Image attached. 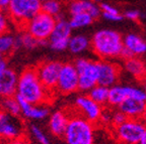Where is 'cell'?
<instances>
[{
	"label": "cell",
	"instance_id": "6da1fadb",
	"mask_svg": "<svg viewBox=\"0 0 146 144\" xmlns=\"http://www.w3.org/2000/svg\"><path fill=\"white\" fill-rule=\"evenodd\" d=\"M51 93L40 81L36 67H27L19 75L16 96L35 105H45L51 98Z\"/></svg>",
	"mask_w": 146,
	"mask_h": 144
},
{
	"label": "cell",
	"instance_id": "7a4b0ae2",
	"mask_svg": "<svg viewBox=\"0 0 146 144\" xmlns=\"http://www.w3.org/2000/svg\"><path fill=\"white\" fill-rule=\"evenodd\" d=\"M92 52L100 60H111L121 58L124 48V37L113 29H100L90 39Z\"/></svg>",
	"mask_w": 146,
	"mask_h": 144
},
{
	"label": "cell",
	"instance_id": "3957f363",
	"mask_svg": "<svg viewBox=\"0 0 146 144\" xmlns=\"http://www.w3.org/2000/svg\"><path fill=\"white\" fill-rule=\"evenodd\" d=\"M63 137L66 144H94V123L80 115L70 116Z\"/></svg>",
	"mask_w": 146,
	"mask_h": 144
},
{
	"label": "cell",
	"instance_id": "277c9868",
	"mask_svg": "<svg viewBox=\"0 0 146 144\" xmlns=\"http://www.w3.org/2000/svg\"><path fill=\"white\" fill-rule=\"evenodd\" d=\"M6 11L12 22L23 30L25 24L42 11V2L39 0H11Z\"/></svg>",
	"mask_w": 146,
	"mask_h": 144
},
{
	"label": "cell",
	"instance_id": "5b68a950",
	"mask_svg": "<svg viewBox=\"0 0 146 144\" xmlns=\"http://www.w3.org/2000/svg\"><path fill=\"white\" fill-rule=\"evenodd\" d=\"M146 130L143 119L128 118L124 123L113 127L114 137L120 144H139Z\"/></svg>",
	"mask_w": 146,
	"mask_h": 144
},
{
	"label": "cell",
	"instance_id": "8992f818",
	"mask_svg": "<svg viewBox=\"0 0 146 144\" xmlns=\"http://www.w3.org/2000/svg\"><path fill=\"white\" fill-rule=\"evenodd\" d=\"M56 22V17L41 11L25 24L23 30H25L39 41H49Z\"/></svg>",
	"mask_w": 146,
	"mask_h": 144
},
{
	"label": "cell",
	"instance_id": "52a82bcc",
	"mask_svg": "<svg viewBox=\"0 0 146 144\" xmlns=\"http://www.w3.org/2000/svg\"><path fill=\"white\" fill-rule=\"evenodd\" d=\"M73 63L79 75V91L89 92L98 85V70L96 62L79 58Z\"/></svg>",
	"mask_w": 146,
	"mask_h": 144
},
{
	"label": "cell",
	"instance_id": "ba28073f",
	"mask_svg": "<svg viewBox=\"0 0 146 144\" xmlns=\"http://www.w3.org/2000/svg\"><path fill=\"white\" fill-rule=\"evenodd\" d=\"M79 90V75L72 63L62 65L56 91L61 95H69Z\"/></svg>",
	"mask_w": 146,
	"mask_h": 144
},
{
	"label": "cell",
	"instance_id": "9c48e42d",
	"mask_svg": "<svg viewBox=\"0 0 146 144\" xmlns=\"http://www.w3.org/2000/svg\"><path fill=\"white\" fill-rule=\"evenodd\" d=\"M72 27L69 20L63 17H58L52 34L49 38V45L55 52H63L68 50L70 37L72 36Z\"/></svg>",
	"mask_w": 146,
	"mask_h": 144
},
{
	"label": "cell",
	"instance_id": "30bf717a",
	"mask_svg": "<svg viewBox=\"0 0 146 144\" xmlns=\"http://www.w3.org/2000/svg\"><path fill=\"white\" fill-rule=\"evenodd\" d=\"M62 65L63 63L57 61H45L36 65L40 81L50 93H52L57 88Z\"/></svg>",
	"mask_w": 146,
	"mask_h": 144
},
{
	"label": "cell",
	"instance_id": "8fae6325",
	"mask_svg": "<svg viewBox=\"0 0 146 144\" xmlns=\"http://www.w3.org/2000/svg\"><path fill=\"white\" fill-rule=\"evenodd\" d=\"M23 127L16 117L0 110V140L11 141L23 137Z\"/></svg>",
	"mask_w": 146,
	"mask_h": 144
},
{
	"label": "cell",
	"instance_id": "7c38bea8",
	"mask_svg": "<svg viewBox=\"0 0 146 144\" xmlns=\"http://www.w3.org/2000/svg\"><path fill=\"white\" fill-rule=\"evenodd\" d=\"M75 107L80 116L94 124L100 121L104 111L102 105L94 102L88 95L78 96L75 99Z\"/></svg>",
	"mask_w": 146,
	"mask_h": 144
},
{
	"label": "cell",
	"instance_id": "4fadbf2b",
	"mask_svg": "<svg viewBox=\"0 0 146 144\" xmlns=\"http://www.w3.org/2000/svg\"><path fill=\"white\" fill-rule=\"evenodd\" d=\"M98 70V85L111 88L117 85L121 74V67L117 63L108 60L96 62Z\"/></svg>",
	"mask_w": 146,
	"mask_h": 144
},
{
	"label": "cell",
	"instance_id": "5bb4252c",
	"mask_svg": "<svg viewBox=\"0 0 146 144\" xmlns=\"http://www.w3.org/2000/svg\"><path fill=\"white\" fill-rule=\"evenodd\" d=\"M146 52V41L138 34L129 33L124 37V48L121 54L122 60L133 56H141Z\"/></svg>",
	"mask_w": 146,
	"mask_h": 144
},
{
	"label": "cell",
	"instance_id": "9a60e30c",
	"mask_svg": "<svg viewBox=\"0 0 146 144\" xmlns=\"http://www.w3.org/2000/svg\"><path fill=\"white\" fill-rule=\"evenodd\" d=\"M19 76L14 70L7 68L0 74V98L16 96Z\"/></svg>",
	"mask_w": 146,
	"mask_h": 144
},
{
	"label": "cell",
	"instance_id": "2e32d148",
	"mask_svg": "<svg viewBox=\"0 0 146 144\" xmlns=\"http://www.w3.org/2000/svg\"><path fill=\"white\" fill-rule=\"evenodd\" d=\"M70 15L79 13H87L96 19L102 14L100 7L91 0H70L67 4Z\"/></svg>",
	"mask_w": 146,
	"mask_h": 144
},
{
	"label": "cell",
	"instance_id": "e0dca14e",
	"mask_svg": "<svg viewBox=\"0 0 146 144\" xmlns=\"http://www.w3.org/2000/svg\"><path fill=\"white\" fill-rule=\"evenodd\" d=\"M16 98H17L19 106H21V115L27 119L42 120L48 117V115L50 114L49 108L46 107L44 104L43 105H35L18 96H16Z\"/></svg>",
	"mask_w": 146,
	"mask_h": 144
},
{
	"label": "cell",
	"instance_id": "ac0fdd59",
	"mask_svg": "<svg viewBox=\"0 0 146 144\" xmlns=\"http://www.w3.org/2000/svg\"><path fill=\"white\" fill-rule=\"evenodd\" d=\"M70 116L65 111H55L49 118V130L56 137H63L66 131Z\"/></svg>",
	"mask_w": 146,
	"mask_h": 144
},
{
	"label": "cell",
	"instance_id": "d6986e66",
	"mask_svg": "<svg viewBox=\"0 0 146 144\" xmlns=\"http://www.w3.org/2000/svg\"><path fill=\"white\" fill-rule=\"evenodd\" d=\"M118 110L124 113L127 116V118L142 119L146 111V102L133 99V98H127L118 107Z\"/></svg>",
	"mask_w": 146,
	"mask_h": 144
},
{
	"label": "cell",
	"instance_id": "ffe728a7",
	"mask_svg": "<svg viewBox=\"0 0 146 144\" xmlns=\"http://www.w3.org/2000/svg\"><path fill=\"white\" fill-rule=\"evenodd\" d=\"M124 69L135 79L143 81L146 78V65L140 56H133L124 61Z\"/></svg>",
	"mask_w": 146,
	"mask_h": 144
},
{
	"label": "cell",
	"instance_id": "44dd1931",
	"mask_svg": "<svg viewBox=\"0 0 146 144\" xmlns=\"http://www.w3.org/2000/svg\"><path fill=\"white\" fill-rule=\"evenodd\" d=\"M47 45H48V41H39L25 30H21V33H18L15 36L16 50L25 48V50H32L36 48V47L45 46Z\"/></svg>",
	"mask_w": 146,
	"mask_h": 144
},
{
	"label": "cell",
	"instance_id": "7402d4cb",
	"mask_svg": "<svg viewBox=\"0 0 146 144\" xmlns=\"http://www.w3.org/2000/svg\"><path fill=\"white\" fill-rule=\"evenodd\" d=\"M127 98H129V85H115L110 88L108 104L118 108Z\"/></svg>",
	"mask_w": 146,
	"mask_h": 144
},
{
	"label": "cell",
	"instance_id": "603a6c76",
	"mask_svg": "<svg viewBox=\"0 0 146 144\" xmlns=\"http://www.w3.org/2000/svg\"><path fill=\"white\" fill-rule=\"evenodd\" d=\"M90 47V39L84 34H75L70 37L68 50L74 54H80Z\"/></svg>",
	"mask_w": 146,
	"mask_h": 144
},
{
	"label": "cell",
	"instance_id": "cb8c5ba5",
	"mask_svg": "<svg viewBox=\"0 0 146 144\" xmlns=\"http://www.w3.org/2000/svg\"><path fill=\"white\" fill-rule=\"evenodd\" d=\"M0 106H1V110L8 113L9 115H11L13 117L18 118L21 115V106H19L16 96L2 98L0 100Z\"/></svg>",
	"mask_w": 146,
	"mask_h": 144
},
{
	"label": "cell",
	"instance_id": "d4e9b609",
	"mask_svg": "<svg viewBox=\"0 0 146 144\" xmlns=\"http://www.w3.org/2000/svg\"><path fill=\"white\" fill-rule=\"evenodd\" d=\"M16 50L15 36L10 33L0 34V54L4 56H8Z\"/></svg>",
	"mask_w": 146,
	"mask_h": 144
},
{
	"label": "cell",
	"instance_id": "484cf974",
	"mask_svg": "<svg viewBox=\"0 0 146 144\" xmlns=\"http://www.w3.org/2000/svg\"><path fill=\"white\" fill-rule=\"evenodd\" d=\"M109 92H110V88L102 85H96L94 88H92L88 92V96L94 102H96L98 104L103 106L105 104H108Z\"/></svg>",
	"mask_w": 146,
	"mask_h": 144
},
{
	"label": "cell",
	"instance_id": "4316f807",
	"mask_svg": "<svg viewBox=\"0 0 146 144\" xmlns=\"http://www.w3.org/2000/svg\"><path fill=\"white\" fill-rule=\"evenodd\" d=\"M94 20L96 19L89 14L79 13L71 15L70 19H69V23H70L72 29H78V28H83V27L89 26L90 24H92V22Z\"/></svg>",
	"mask_w": 146,
	"mask_h": 144
},
{
	"label": "cell",
	"instance_id": "83f0119b",
	"mask_svg": "<svg viewBox=\"0 0 146 144\" xmlns=\"http://www.w3.org/2000/svg\"><path fill=\"white\" fill-rule=\"evenodd\" d=\"M100 10H102V15L105 19L109 21H120L123 19L124 16L120 14L119 10L116 7L112 5L108 4V3L102 2L100 4Z\"/></svg>",
	"mask_w": 146,
	"mask_h": 144
},
{
	"label": "cell",
	"instance_id": "f1b7e54d",
	"mask_svg": "<svg viewBox=\"0 0 146 144\" xmlns=\"http://www.w3.org/2000/svg\"><path fill=\"white\" fill-rule=\"evenodd\" d=\"M42 11L58 18L62 11V3L60 0H47L42 3Z\"/></svg>",
	"mask_w": 146,
	"mask_h": 144
},
{
	"label": "cell",
	"instance_id": "f546056e",
	"mask_svg": "<svg viewBox=\"0 0 146 144\" xmlns=\"http://www.w3.org/2000/svg\"><path fill=\"white\" fill-rule=\"evenodd\" d=\"M31 132H32L33 136L35 139L39 142L40 144H50V139L47 135H46L44 131L36 125H31L30 127Z\"/></svg>",
	"mask_w": 146,
	"mask_h": 144
},
{
	"label": "cell",
	"instance_id": "4dcf8cb0",
	"mask_svg": "<svg viewBox=\"0 0 146 144\" xmlns=\"http://www.w3.org/2000/svg\"><path fill=\"white\" fill-rule=\"evenodd\" d=\"M9 16L6 10L0 9V34L6 33L9 28Z\"/></svg>",
	"mask_w": 146,
	"mask_h": 144
},
{
	"label": "cell",
	"instance_id": "1f68e13d",
	"mask_svg": "<svg viewBox=\"0 0 146 144\" xmlns=\"http://www.w3.org/2000/svg\"><path fill=\"white\" fill-rule=\"evenodd\" d=\"M127 116H126L124 113H122L120 110H117L115 112H113V120H112V126L113 127H116L119 126V125H121L122 123L127 120Z\"/></svg>",
	"mask_w": 146,
	"mask_h": 144
},
{
	"label": "cell",
	"instance_id": "d6a6232c",
	"mask_svg": "<svg viewBox=\"0 0 146 144\" xmlns=\"http://www.w3.org/2000/svg\"><path fill=\"white\" fill-rule=\"evenodd\" d=\"M124 17H126L127 19H130V20H137L139 19L141 13L138 10H135V9H131V10H127V11L124 13Z\"/></svg>",
	"mask_w": 146,
	"mask_h": 144
},
{
	"label": "cell",
	"instance_id": "836d02e7",
	"mask_svg": "<svg viewBox=\"0 0 146 144\" xmlns=\"http://www.w3.org/2000/svg\"><path fill=\"white\" fill-rule=\"evenodd\" d=\"M112 120H113V113L103 111V114H102V117H100V121H102L104 124H111L112 125Z\"/></svg>",
	"mask_w": 146,
	"mask_h": 144
},
{
	"label": "cell",
	"instance_id": "e575fe53",
	"mask_svg": "<svg viewBox=\"0 0 146 144\" xmlns=\"http://www.w3.org/2000/svg\"><path fill=\"white\" fill-rule=\"evenodd\" d=\"M6 144H31V143L29 142V140H27V138L23 136V137H19V138H17V139L6 142Z\"/></svg>",
	"mask_w": 146,
	"mask_h": 144
},
{
	"label": "cell",
	"instance_id": "d590c367",
	"mask_svg": "<svg viewBox=\"0 0 146 144\" xmlns=\"http://www.w3.org/2000/svg\"><path fill=\"white\" fill-rule=\"evenodd\" d=\"M11 0H0V9L2 10H7Z\"/></svg>",
	"mask_w": 146,
	"mask_h": 144
},
{
	"label": "cell",
	"instance_id": "8d00e7d4",
	"mask_svg": "<svg viewBox=\"0 0 146 144\" xmlns=\"http://www.w3.org/2000/svg\"><path fill=\"white\" fill-rule=\"evenodd\" d=\"M139 144H146V130H145V132H144L143 136H142L141 140H140Z\"/></svg>",
	"mask_w": 146,
	"mask_h": 144
},
{
	"label": "cell",
	"instance_id": "74e56055",
	"mask_svg": "<svg viewBox=\"0 0 146 144\" xmlns=\"http://www.w3.org/2000/svg\"><path fill=\"white\" fill-rule=\"evenodd\" d=\"M143 90L145 91V93H146V78L143 80Z\"/></svg>",
	"mask_w": 146,
	"mask_h": 144
},
{
	"label": "cell",
	"instance_id": "f35d334b",
	"mask_svg": "<svg viewBox=\"0 0 146 144\" xmlns=\"http://www.w3.org/2000/svg\"><path fill=\"white\" fill-rule=\"evenodd\" d=\"M6 56H2V54H0V62H2V61H4V60H6L5 59Z\"/></svg>",
	"mask_w": 146,
	"mask_h": 144
},
{
	"label": "cell",
	"instance_id": "ab89813d",
	"mask_svg": "<svg viewBox=\"0 0 146 144\" xmlns=\"http://www.w3.org/2000/svg\"><path fill=\"white\" fill-rule=\"evenodd\" d=\"M142 119H143V121L146 123V111H145V113H144V115H143V117H142Z\"/></svg>",
	"mask_w": 146,
	"mask_h": 144
},
{
	"label": "cell",
	"instance_id": "60d3db41",
	"mask_svg": "<svg viewBox=\"0 0 146 144\" xmlns=\"http://www.w3.org/2000/svg\"><path fill=\"white\" fill-rule=\"evenodd\" d=\"M91 1H92V2H94V3H96V4H98V3H100V1H102V0H91ZM102 3V2H100Z\"/></svg>",
	"mask_w": 146,
	"mask_h": 144
},
{
	"label": "cell",
	"instance_id": "b9f144b4",
	"mask_svg": "<svg viewBox=\"0 0 146 144\" xmlns=\"http://www.w3.org/2000/svg\"><path fill=\"white\" fill-rule=\"evenodd\" d=\"M39 1H40V2L43 3V2H45V1H47V0H39Z\"/></svg>",
	"mask_w": 146,
	"mask_h": 144
},
{
	"label": "cell",
	"instance_id": "7bdbcfd3",
	"mask_svg": "<svg viewBox=\"0 0 146 144\" xmlns=\"http://www.w3.org/2000/svg\"><path fill=\"white\" fill-rule=\"evenodd\" d=\"M0 144H1V143H0ZM2 144H6V142H3V143Z\"/></svg>",
	"mask_w": 146,
	"mask_h": 144
},
{
	"label": "cell",
	"instance_id": "ee69618b",
	"mask_svg": "<svg viewBox=\"0 0 146 144\" xmlns=\"http://www.w3.org/2000/svg\"><path fill=\"white\" fill-rule=\"evenodd\" d=\"M0 110H1V106H0Z\"/></svg>",
	"mask_w": 146,
	"mask_h": 144
}]
</instances>
